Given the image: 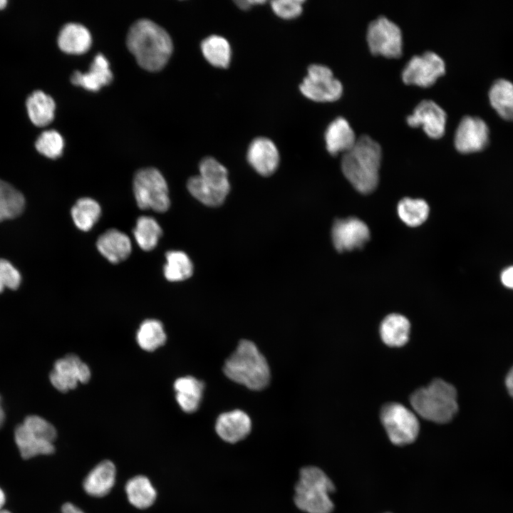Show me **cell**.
I'll return each instance as SVG.
<instances>
[{
	"instance_id": "1",
	"label": "cell",
	"mask_w": 513,
	"mask_h": 513,
	"mask_svg": "<svg viewBox=\"0 0 513 513\" xmlns=\"http://www.w3.org/2000/svg\"><path fill=\"white\" fill-rule=\"evenodd\" d=\"M138 64L148 71L161 69L169 60L172 42L169 33L155 22L141 19L130 28L126 40Z\"/></svg>"
},
{
	"instance_id": "2",
	"label": "cell",
	"mask_w": 513,
	"mask_h": 513,
	"mask_svg": "<svg viewBox=\"0 0 513 513\" xmlns=\"http://www.w3.org/2000/svg\"><path fill=\"white\" fill-rule=\"evenodd\" d=\"M381 156L380 146L368 135L358 138L353 147L344 153L342 172L359 192L368 194L376 188Z\"/></svg>"
},
{
	"instance_id": "3",
	"label": "cell",
	"mask_w": 513,
	"mask_h": 513,
	"mask_svg": "<svg viewBox=\"0 0 513 513\" xmlns=\"http://www.w3.org/2000/svg\"><path fill=\"white\" fill-rule=\"evenodd\" d=\"M223 370L228 378L253 390L264 389L270 380L266 358L252 341L246 339L239 341L226 360Z\"/></svg>"
},
{
	"instance_id": "4",
	"label": "cell",
	"mask_w": 513,
	"mask_h": 513,
	"mask_svg": "<svg viewBox=\"0 0 513 513\" xmlns=\"http://www.w3.org/2000/svg\"><path fill=\"white\" fill-rule=\"evenodd\" d=\"M410 402L419 415L437 423L450 422L458 410L455 387L440 378L416 390Z\"/></svg>"
},
{
	"instance_id": "5",
	"label": "cell",
	"mask_w": 513,
	"mask_h": 513,
	"mask_svg": "<svg viewBox=\"0 0 513 513\" xmlns=\"http://www.w3.org/2000/svg\"><path fill=\"white\" fill-rule=\"evenodd\" d=\"M335 487L331 480L319 467H302L295 489L294 502L306 513H331L334 504L330 494Z\"/></svg>"
},
{
	"instance_id": "6",
	"label": "cell",
	"mask_w": 513,
	"mask_h": 513,
	"mask_svg": "<svg viewBox=\"0 0 513 513\" xmlns=\"http://www.w3.org/2000/svg\"><path fill=\"white\" fill-rule=\"evenodd\" d=\"M133 192L138 207L166 212L170 201L168 187L161 172L154 167L139 170L133 179Z\"/></svg>"
},
{
	"instance_id": "7",
	"label": "cell",
	"mask_w": 513,
	"mask_h": 513,
	"mask_svg": "<svg viewBox=\"0 0 513 513\" xmlns=\"http://www.w3.org/2000/svg\"><path fill=\"white\" fill-rule=\"evenodd\" d=\"M381 423L390 440L396 445H405L415 440L420 425L415 415L401 404L390 403L380 410Z\"/></svg>"
},
{
	"instance_id": "8",
	"label": "cell",
	"mask_w": 513,
	"mask_h": 513,
	"mask_svg": "<svg viewBox=\"0 0 513 513\" xmlns=\"http://www.w3.org/2000/svg\"><path fill=\"white\" fill-rule=\"evenodd\" d=\"M299 89L305 97L316 102L335 101L343 93L341 83L334 78L328 67L321 64H312L308 68Z\"/></svg>"
},
{
	"instance_id": "9",
	"label": "cell",
	"mask_w": 513,
	"mask_h": 513,
	"mask_svg": "<svg viewBox=\"0 0 513 513\" xmlns=\"http://www.w3.org/2000/svg\"><path fill=\"white\" fill-rule=\"evenodd\" d=\"M367 42L374 55L398 58L402 54L400 28L392 21L380 16L371 21L367 30Z\"/></svg>"
},
{
	"instance_id": "10",
	"label": "cell",
	"mask_w": 513,
	"mask_h": 513,
	"mask_svg": "<svg viewBox=\"0 0 513 513\" xmlns=\"http://www.w3.org/2000/svg\"><path fill=\"white\" fill-rule=\"evenodd\" d=\"M445 71L444 61L437 54L427 51L413 56L402 72L403 82L409 85L429 87Z\"/></svg>"
},
{
	"instance_id": "11",
	"label": "cell",
	"mask_w": 513,
	"mask_h": 513,
	"mask_svg": "<svg viewBox=\"0 0 513 513\" xmlns=\"http://www.w3.org/2000/svg\"><path fill=\"white\" fill-rule=\"evenodd\" d=\"M90 376L88 365L78 356L69 354L56 361L49 378L54 388L65 393L76 388L78 383L88 382Z\"/></svg>"
},
{
	"instance_id": "12",
	"label": "cell",
	"mask_w": 513,
	"mask_h": 513,
	"mask_svg": "<svg viewBox=\"0 0 513 513\" xmlns=\"http://www.w3.org/2000/svg\"><path fill=\"white\" fill-rule=\"evenodd\" d=\"M331 236L335 248L342 252L362 247L370 238V231L361 219L348 217L336 220Z\"/></svg>"
},
{
	"instance_id": "13",
	"label": "cell",
	"mask_w": 513,
	"mask_h": 513,
	"mask_svg": "<svg viewBox=\"0 0 513 513\" xmlns=\"http://www.w3.org/2000/svg\"><path fill=\"white\" fill-rule=\"evenodd\" d=\"M489 133L488 126L482 118L465 116L455 132V147L462 153L481 150L488 144Z\"/></svg>"
},
{
	"instance_id": "14",
	"label": "cell",
	"mask_w": 513,
	"mask_h": 513,
	"mask_svg": "<svg viewBox=\"0 0 513 513\" xmlns=\"http://www.w3.org/2000/svg\"><path fill=\"white\" fill-rule=\"evenodd\" d=\"M406 120L411 127L422 126L425 133L432 138H440L445 133L446 113L432 100L421 101Z\"/></svg>"
},
{
	"instance_id": "15",
	"label": "cell",
	"mask_w": 513,
	"mask_h": 513,
	"mask_svg": "<svg viewBox=\"0 0 513 513\" xmlns=\"http://www.w3.org/2000/svg\"><path fill=\"white\" fill-rule=\"evenodd\" d=\"M14 439L24 459H30L40 455H50L55 450L53 440L48 435L24 423L16 428Z\"/></svg>"
},
{
	"instance_id": "16",
	"label": "cell",
	"mask_w": 513,
	"mask_h": 513,
	"mask_svg": "<svg viewBox=\"0 0 513 513\" xmlns=\"http://www.w3.org/2000/svg\"><path fill=\"white\" fill-rule=\"evenodd\" d=\"M247 160L260 175L269 176L276 170L279 154L275 144L270 139L259 137L254 139L247 150Z\"/></svg>"
},
{
	"instance_id": "17",
	"label": "cell",
	"mask_w": 513,
	"mask_h": 513,
	"mask_svg": "<svg viewBox=\"0 0 513 513\" xmlns=\"http://www.w3.org/2000/svg\"><path fill=\"white\" fill-rule=\"evenodd\" d=\"M252 421L241 410L222 413L216 420L215 430L218 436L228 443L244 440L251 432Z\"/></svg>"
},
{
	"instance_id": "18",
	"label": "cell",
	"mask_w": 513,
	"mask_h": 513,
	"mask_svg": "<svg viewBox=\"0 0 513 513\" xmlns=\"http://www.w3.org/2000/svg\"><path fill=\"white\" fill-rule=\"evenodd\" d=\"M116 469L109 460H104L94 467L85 477L83 487L85 492L93 497L107 495L115 484Z\"/></svg>"
},
{
	"instance_id": "19",
	"label": "cell",
	"mask_w": 513,
	"mask_h": 513,
	"mask_svg": "<svg viewBox=\"0 0 513 513\" xmlns=\"http://www.w3.org/2000/svg\"><path fill=\"white\" fill-rule=\"evenodd\" d=\"M97 248L110 262L117 264L126 259L131 253L130 238L116 229H110L98 239Z\"/></svg>"
},
{
	"instance_id": "20",
	"label": "cell",
	"mask_w": 513,
	"mask_h": 513,
	"mask_svg": "<svg viewBox=\"0 0 513 513\" xmlns=\"http://www.w3.org/2000/svg\"><path fill=\"white\" fill-rule=\"evenodd\" d=\"M112 79L113 73L109 68V62L102 53H98L94 57L88 72L82 73L76 71L71 78L73 84L93 91L108 84Z\"/></svg>"
},
{
	"instance_id": "21",
	"label": "cell",
	"mask_w": 513,
	"mask_h": 513,
	"mask_svg": "<svg viewBox=\"0 0 513 513\" xmlns=\"http://www.w3.org/2000/svg\"><path fill=\"white\" fill-rule=\"evenodd\" d=\"M356 140L353 130L342 117L333 120L325 133L326 149L331 155L346 152L353 147Z\"/></svg>"
},
{
	"instance_id": "22",
	"label": "cell",
	"mask_w": 513,
	"mask_h": 513,
	"mask_svg": "<svg viewBox=\"0 0 513 513\" xmlns=\"http://www.w3.org/2000/svg\"><path fill=\"white\" fill-rule=\"evenodd\" d=\"M204 384L192 376L177 378L174 383L176 400L181 409L191 413L200 406Z\"/></svg>"
},
{
	"instance_id": "23",
	"label": "cell",
	"mask_w": 513,
	"mask_h": 513,
	"mask_svg": "<svg viewBox=\"0 0 513 513\" xmlns=\"http://www.w3.org/2000/svg\"><path fill=\"white\" fill-rule=\"evenodd\" d=\"M92 42L88 29L78 23H68L61 30L58 43L60 48L70 53H82L88 50Z\"/></svg>"
},
{
	"instance_id": "24",
	"label": "cell",
	"mask_w": 513,
	"mask_h": 513,
	"mask_svg": "<svg viewBox=\"0 0 513 513\" xmlns=\"http://www.w3.org/2000/svg\"><path fill=\"white\" fill-rule=\"evenodd\" d=\"M410 329V324L406 317L399 314H391L381 322L380 334L386 345L400 347L408 342Z\"/></svg>"
},
{
	"instance_id": "25",
	"label": "cell",
	"mask_w": 513,
	"mask_h": 513,
	"mask_svg": "<svg viewBox=\"0 0 513 513\" xmlns=\"http://www.w3.org/2000/svg\"><path fill=\"white\" fill-rule=\"evenodd\" d=\"M125 492L129 502L136 508L146 509L153 504L157 492L150 480L138 475L130 479L125 485Z\"/></svg>"
},
{
	"instance_id": "26",
	"label": "cell",
	"mask_w": 513,
	"mask_h": 513,
	"mask_svg": "<svg viewBox=\"0 0 513 513\" xmlns=\"http://www.w3.org/2000/svg\"><path fill=\"white\" fill-rule=\"evenodd\" d=\"M26 107L31 120L37 126H45L53 119L55 102L41 90L34 91L28 98Z\"/></svg>"
},
{
	"instance_id": "27",
	"label": "cell",
	"mask_w": 513,
	"mask_h": 513,
	"mask_svg": "<svg viewBox=\"0 0 513 513\" xmlns=\"http://www.w3.org/2000/svg\"><path fill=\"white\" fill-rule=\"evenodd\" d=\"M204 58L213 66L225 68L230 63L232 51L229 43L224 37L211 35L201 43Z\"/></svg>"
},
{
	"instance_id": "28",
	"label": "cell",
	"mask_w": 513,
	"mask_h": 513,
	"mask_svg": "<svg viewBox=\"0 0 513 513\" xmlns=\"http://www.w3.org/2000/svg\"><path fill=\"white\" fill-rule=\"evenodd\" d=\"M492 107L501 117L513 120V83L506 79L495 81L489 91Z\"/></svg>"
},
{
	"instance_id": "29",
	"label": "cell",
	"mask_w": 513,
	"mask_h": 513,
	"mask_svg": "<svg viewBox=\"0 0 513 513\" xmlns=\"http://www.w3.org/2000/svg\"><path fill=\"white\" fill-rule=\"evenodd\" d=\"M24 207L25 199L22 193L0 180V222L19 216Z\"/></svg>"
},
{
	"instance_id": "30",
	"label": "cell",
	"mask_w": 513,
	"mask_h": 513,
	"mask_svg": "<svg viewBox=\"0 0 513 513\" xmlns=\"http://www.w3.org/2000/svg\"><path fill=\"white\" fill-rule=\"evenodd\" d=\"M101 209L93 199H79L71 209V217L76 226L83 232L92 229L100 217Z\"/></svg>"
},
{
	"instance_id": "31",
	"label": "cell",
	"mask_w": 513,
	"mask_h": 513,
	"mask_svg": "<svg viewBox=\"0 0 513 513\" xmlns=\"http://www.w3.org/2000/svg\"><path fill=\"white\" fill-rule=\"evenodd\" d=\"M162 231L157 221L149 216H140L133 229L138 246L144 251H151L157 244Z\"/></svg>"
},
{
	"instance_id": "32",
	"label": "cell",
	"mask_w": 513,
	"mask_h": 513,
	"mask_svg": "<svg viewBox=\"0 0 513 513\" xmlns=\"http://www.w3.org/2000/svg\"><path fill=\"white\" fill-rule=\"evenodd\" d=\"M139 346L146 351H153L165 344L166 333L162 323L156 319H147L140 326L137 335Z\"/></svg>"
},
{
	"instance_id": "33",
	"label": "cell",
	"mask_w": 513,
	"mask_h": 513,
	"mask_svg": "<svg viewBox=\"0 0 513 513\" xmlns=\"http://www.w3.org/2000/svg\"><path fill=\"white\" fill-rule=\"evenodd\" d=\"M167 263L164 266V275L170 281H181L193 274V264L189 256L181 251H169L165 254Z\"/></svg>"
},
{
	"instance_id": "34",
	"label": "cell",
	"mask_w": 513,
	"mask_h": 513,
	"mask_svg": "<svg viewBox=\"0 0 513 513\" xmlns=\"http://www.w3.org/2000/svg\"><path fill=\"white\" fill-rule=\"evenodd\" d=\"M200 176L216 189L229 193L230 186L225 167L213 157H207L200 163Z\"/></svg>"
},
{
	"instance_id": "35",
	"label": "cell",
	"mask_w": 513,
	"mask_h": 513,
	"mask_svg": "<svg viewBox=\"0 0 513 513\" xmlns=\"http://www.w3.org/2000/svg\"><path fill=\"white\" fill-rule=\"evenodd\" d=\"M187 187L195 198L209 207L221 205L228 195L207 183L200 175L190 177Z\"/></svg>"
},
{
	"instance_id": "36",
	"label": "cell",
	"mask_w": 513,
	"mask_h": 513,
	"mask_svg": "<svg viewBox=\"0 0 513 513\" xmlns=\"http://www.w3.org/2000/svg\"><path fill=\"white\" fill-rule=\"evenodd\" d=\"M398 214L408 226L418 227L427 219L429 206L423 200L405 197L398 203Z\"/></svg>"
},
{
	"instance_id": "37",
	"label": "cell",
	"mask_w": 513,
	"mask_h": 513,
	"mask_svg": "<svg viewBox=\"0 0 513 513\" xmlns=\"http://www.w3.org/2000/svg\"><path fill=\"white\" fill-rule=\"evenodd\" d=\"M36 150L43 155L55 159L62 155L64 142L61 134L55 130L43 132L36 141Z\"/></svg>"
},
{
	"instance_id": "38",
	"label": "cell",
	"mask_w": 513,
	"mask_h": 513,
	"mask_svg": "<svg viewBox=\"0 0 513 513\" xmlns=\"http://www.w3.org/2000/svg\"><path fill=\"white\" fill-rule=\"evenodd\" d=\"M304 1L276 0L271 2V6L276 16L284 19H292L301 15Z\"/></svg>"
},
{
	"instance_id": "39",
	"label": "cell",
	"mask_w": 513,
	"mask_h": 513,
	"mask_svg": "<svg viewBox=\"0 0 513 513\" xmlns=\"http://www.w3.org/2000/svg\"><path fill=\"white\" fill-rule=\"evenodd\" d=\"M21 283V275L12 264L5 259H0V293L4 287L16 289Z\"/></svg>"
},
{
	"instance_id": "40",
	"label": "cell",
	"mask_w": 513,
	"mask_h": 513,
	"mask_svg": "<svg viewBox=\"0 0 513 513\" xmlns=\"http://www.w3.org/2000/svg\"><path fill=\"white\" fill-rule=\"evenodd\" d=\"M501 281L506 287L513 289V266H509L502 271Z\"/></svg>"
},
{
	"instance_id": "41",
	"label": "cell",
	"mask_w": 513,
	"mask_h": 513,
	"mask_svg": "<svg viewBox=\"0 0 513 513\" xmlns=\"http://www.w3.org/2000/svg\"><path fill=\"white\" fill-rule=\"evenodd\" d=\"M264 3H265V1H259V0H257V1H255V0H246V1H245V0H244V1L240 0V1H235V4H237V6L239 9H242V10H247V9H250V8H251L252 6H255V5H257V4H264Z\"/></svg>"
},
{
	"instance_id": "42",
	"label": "cell",
	"mask_w": 513,
	"mask_h": 513,
	"mask_svg": "<svg viewBox=\"0 0 513 513\" xmlns=\"http://www.w3.org/2000/svg\"><path fill=\"white\" fill-rule=\"evenodd\" d=\"M61 513H84L80 508L72 503H65L61 508Z\"/></svg>"
},
{
	"instance_id": "43",
	"label": "cell",
	"mask_w": 513,
	"mask_h": 513,
	"mask_svg": "<svg viewBox=\"0 0 513 513\" xmlns=\"http://www.w3.org/2000/svg\"><path fill=\"white\" fill-rule=\"evenodd\" d=\"M505 384L509 393L513 398V367L509 370L507 375Z\"/></svg>"
},
{
	"instance_id": "44",
	"label": "cell",
	"mask_w": 513,
	"mask_h": 513,
	"mask_svg": "<svg viewBox=\"0 0 513 513\" xmlns=\"http://www.w3.org/2000/svg\"><path fill=\"white\" fill-rule=\"evenodd\" d=\"M6 502V496L4 491L0 488V511L2 509Z\"/></svg>"
},
{
	"instance_id": "45",
	"label": "cell",
	"mask_w": 513,
	"mask_h": 513,
	"mask_svg": "<svg viewBox=\"0 0 513 513\" xmlns=\"http://www.w3.org/2000/svg\"><path fill=\"white\" fill-rule=\"evenodd\" d=\"M4 412L3 410V408L1 405V398H0V428L1 427L4 421Z\"/></svg>"
},
{
	"instance_id": "46",
	"label": "cell",
	"mask_w": 513,
	"mask_h": 513,
	"mask_svg": "<svg viewBox=\"0 0 513 513\" xmlns=\"http://www.w3.org/2000/svg\"><path fill=\"white\" fill-rule=\"evenodd\" d=\"M6 2L7 1L6 0H0V9H3L6 6Z\"/></svg>"
},
{
	"instance_id": "47",
	"label": "cell",
	"mask_w": 513,
	"mask_h": 513,
	"mask_svg": "<svg viewBox=\"0 0 513 513\" xmlns=\"http://www.w3.org/2000/svg\"><path fill=\"white\" fill-rule=\"evenodd\" d=\"M0 513H11V512H9V511H7V510H5V509H1V510L0 511Z\"/></svg>"
}]
</instances>
